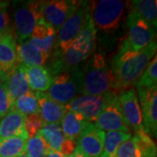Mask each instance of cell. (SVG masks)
<instances>
[{"label":"cell","mask_w":157,"mask_h":157,"mask_svg":"<svg viewBox=\"0 0 157 157\" xmlns=\"http://www.w3.org/2000/svg\"><path fill=\"white\" fill-rule=\"evenodd\" d=\"M81 71L80 94L101 95L114 94L118 95L114 75L103 53H94L86 62Z\"/></svg>","instance_id":"7a4b0ae2"},{"label":"cell","mask_w":157,"mask_h":157,"mask_svg":"<svg viewBox=\"0 0 157 157\" xmlns=\"http://www.w3.org/2000/svg\"><path fill=\"white\" fill-rule=\"evenodd\" d=\"M76 148H77V140L66 138L64 142L62 143L59 152L63 154L65 156H69L76 150Z\"/></svg>","instance_id":"836d02e7"},{"label":"cell","mask_w":157,"mask_h":157,"mask_svg":"<svg viewBox=\"0 0 157 157\" xmlns=\"http://www.w3.org/2000/svg\"><path fill=\"white\" fill-rule=\"evenodd\" d=\"M45 123L39 113L30 114L25 117V128L28 135V139L37 135Z\"/></svg>","instance_id":"1f68e13d"},{"label":"cell","mask_w":157,"mask_h":157,"mask_svg":"<svg viewBox=\"0 0 157 157\" xmlns=\"http://www.w3.org/2000/svg\"><path fill=\"white\" fill-rule=\"evenodd\" d=\"M105 132L89 123L77 140V148L87 157H101Z\"/></svg>","instance_id":"5bb4252c"},{"label":"cell","mask_w":157,"mask_h":157,"mask_svg":"<svg viewBox=\"0 0 157 157\" xmlns=\"http://www.w3.org/2000/svg\"><path fill=\"white\" fill-rule=\"evenodd\" d=\"M128 37L124 42L133 51L138 52L145 48L156 37V29L142 19L135 12L129 11L128 18Z\"/></svg>","instance_id":"52a82bcc"},{"label":"cell","mask_w":157,"mask_h":157,"mask_svg":"<svg viewBox=\"0 0 157 157\" xmlns=\"http://www.w3.org/2000/svg\"><path fill=\"white\" fill-rule=\"evenodd\" d=\"M42 5L43 1H22L16 5L13 20L18 45L30 38L36 25L43 19Z\"/></svg>","instance_id":"5b68a950"},{"label":"cell","mask_w":157,"mask_h":157,"mask_svg":"<svg viewBox=\"0 0 157 157\" xmlns=\"http://www.w3.org/2000/svg\"><path fill=\"white\" fill-rule=\"evenodd\" d=\"M11 110L19 113L24 116L39 113V102L36 98L35 93L30 90L27 93L18 97L13 102Z\"/></svg>","instance_id":"4316f807"},{"label":"cell","mask_w":157,"mask_h":157,"mask_svg":"<svg viewBox=\"0 0 157 157\" xmlns=\"http://www.w3.org/2000/svg\"><path fill=\"white\" fill-rule=\"evenodd\" d=\"M156 40L138 52L132 50L123 41L109 64L115 78L117 94L131 88L156 54Z\"/></svg>","instance_id":"6da1fadb"},{"label":"cell","mask_w":157,"mask_h":157,"mask_svg":"<svg viewBox=\"0 0 157 157\" xmlns=\"http://www.w3.org/2000/svg\"><path fill=\"white\" fill-rule=\"evenodd\" d=\"M156 144L145 131L135 133L119 147L117 157H156Z\"/></svg>","instance_id":"8fae6325"},{"label":"cell","mask_w":157,"mask_h":157,"mask_svg":"<svg viewBox=\"0 0 157 157\" xmlns=\"http://www.w3.org/2000/svg\"><path fill=\"white\" fill-rule=\"evenodd\" d=\"M91 7L92 2L78 1L76 10L57 33L52 55L63 54L70 47L91 17Z\"/></svg>","instance_id":"3957f363"},{"label":"cell","mask_w":157,"mask_h":157,"mask_svg":"<svg viewBox=\"0 0 157 157\" xmlns=\"http://www.w3.org/2000/svg\"><path fill=\"white\" fill-rule=\"evenodd\" d=\"M89 123L82 114L67 111L59 124L64 136L67 139L76 140Z\"/></svg>","instance_id":"7402d4cb"},{"label":"cell","mask_w":157,"mask_h":157,"mask_svg":"<svg viewBox=\"0 0 157 157\" xmlns=\"http://www.w3.org/2000/svg\"><path fill=\"white\" fill-rule=\"evenodd\" d=\"M51 54L39 50L30 44L28 40L17 45V58L18 63L27 66L43 67L49 61Z\"/></svg>","instance_id":"44dd1931"},{"label":"cell","mask_w":157,"mask_h":157,"mask_svg":"<svg viewBox=\"0 0 157 157\" xmlns=\"http://www.w3.org/2000/svg\"><path fill=\"white\" fill-rule=\"evenodd\" d=\"M118 101L127 122L134 133L144 131L138 96L135 89L124 90L117 95Z\"/></svg>","instance_id":"4fadbf2b"},{"label":"cell","mask_w":157,"mask_h":157,"mask_svg":"<svg viewBox=\"0 0 157 157\" xmlns=\"http://www.w3.org/2000/svg\"><path fill=\"white\" fill-rule=\"evenodd\" d=\"M6 86L13 102L18 97L30 91L28 80L22 63H17L6 73Z\"/></svg>","instance_id":"d6986e66"},{"label":"cell","mask_w":157,"mask_h":157,"mask_svg":"<svg viewBox=\"0 0 157 157\" xmlns=\"http://www.w3.org/2000/svg\"><path fill=\"white\" fill-rule=\"evenodd\" d=\"M17 40L13 33L0 34V73H7L17 65Z\"/></svg>","instance_id":"e0dca14e"},{"label":"cell","mask_w":157,"mask_h":157,"mask_svg":"<svg viewBox=\"0 0 157 157\" xmlns=\"http://www.w3.org/2000/svg\"><path fill=\"white\" fill-rule=\"evenodd\" d=\"M23 67L30 89L44 93L48 90L52 83V76L47 68L41 66H27L24 64Z\"/></svg>","instance_id":"ffe728a7"},{"label":"cell","mask_w":157,"mask_h":157,"mask_svg":"<svg viewBox=\"0 0 157 157\" xmlns=\"http://www.w3.org/2000/svg\"><path fill=\"white\" fill-rule=\"evenodd\" d=\"M25 117L19 113L11 110L0 121V138L20 137L28 140L25 128Z\"/></svg>","instance_id":"ac0fdd59"},{"label":"cell","mask_w":157,"mask_h":157,"mask_svg":"<svg viewBox=\"0 0 157 157\" xmlns=\"http://www.w3.org/2000/svg\"><path fill=\"white\" fill-rule=\"evenodd\" d=\"M51 150L46 141L39 134L27 140L25 155L28 157H44Z\"/></svg>","instance_id":"f546056e"},{"label":"cell","mask_w":157,"mask_h":157,"mask_svg":"<svg viewBox=\"0 0 157 157\" xmlns=\"http://www.w3.org/2000/svg\"><path fill=\"white\" fill-rule=\"evenodd\" d=\"M27 140L20 137L0 138V157H17L25 154Z\"/></svg>","instance_id":"484cf974"},{"label":"cell","mask_w":157,"mask_h":157,"mask_svg":"<svg viewBox=\"0 0 157 157\" xmlns=\"http://www.w3.org/2000/svg\"><path fill=\"white\" fill-rule=\"evenodd\" d=\"M96 35L97 31L93 23L92 17H90L81 32L78 34L72 44L78 51L83 52L87 57H90L95 49Z\"/></svg>","instance_id":"603a6c76"},{"label":"cell","mask_w":157,"mask_h":157,"mask_svg":"<svg viewBox=\"0 0 157 157\" xmlns=\"http://www.w3.org/2000/svg\"><path fill=\"white\" fill-rule=\"evenodd\" d=\"M56 32L44 19L34 27L28 39L29 43L46 53H52L56 41Z\"/></svg>","instance_id":"2e32d148"},{"label":"cell","mask_w":157,"mask_h":157,"mask_svg":"<svg viewBox=\"0 0 157 157\" xmlns=\"http://www.w3.org/2000/svg\"><path fill=\"white\" fill-rule=\"evenodd\" d=\"M39 106V114L45 124L59 125L62 118L67 112L66 105L53 101L44 92H35Z\"/></svg>","instance_id":"9a60e30c"},{"label":"cell","mask_w":157,"mask_h":157,"mask_svg":"<svg viewBox=\"0 0 157 157\" xmlns=\"http://www.w3.org/2000/svg\"><path fill=\"white\" fill-rule=\"evenodd\" d=\"M17 157H28L25 154H24V155H19V156H17Z\"/></svg>","instance_id":"74e56055"},{"label":"cell","mask_w":157,"mask_h":157,"mask_svg":"<svg viewBox=\"0 0 157 157\" xmlns=\"http://www.w3.org/2000/svg\"><path fill=\"white\" fill-rule=\"evenodd\" d=\"M135 89L137 92L147 90L154 86H157V57L154 56L148 65L147 66L143 73L140 74L138 79L135 81Z\"/></svg>","instance_id":"f1b7e54d"},{"label":"cell","mask_w":157,"mask_h":157,"mask_svg":"<svg viewBox=\"0 0 157 157\" xmlns=\"http://www.w3.org/2000/svg\"><path fill=\"white\" fill-rule=\"evenodd\" d=\"M125 11V2L119 0L92 1L91 17L96 31L110 33L119 29Z\"/></svg>","instance_id":"277c9868"},{"label":"cell","mask_w":157,"mask_h":157,"mask_svg":"<svg viewBox=\"0 0 157 157\" xmlns=\"http://www.w3.org/2000/svg\"><path fill=\"white\" fill-rule=\"evenodd\" d=\"M6 33H12L11 20L6 11V9L0 8V34Z\"/></svg>","instance_id":"d6a6232c"},{"label":"cell","mask_w":157,"mask_h":157,"mask_svg":"<svg viewBox=\"0 0 157 157\" xmlns=\"http://www.w3.org/2000/svg\"><path fill=\"white\" fill-rule=\"evenodd\" d=\"M142 125L150 137H157V86L138 92Z\"/></svg>","instance_id":"7c38bea8"},{"label":"cell","mask_w":157,"mask_h":157,"mask_svg":"<svg viewBox=\"0 0 157 157\" xmlns=\"http://www.w3.org/2000/svg\"><path fill=\"white\" fill-rule=\"evenodd\" d=\"M78 4V1L73 0L43 1V19L55 30L57 33L63 24L76 10Z\"/></svg>","instance_id":"30bf717a"},{"label":"cell","mask_w":157,"mask_h":157,"mask_svg":"<svg viewBox=\"0 0 157 157\" xmlns=\"http://www.w3.org/2000/svg\"><path fill=\"white\" fill-rule=\"evenodd\" d=\"M46 141L52 150L59 151L66 137L63 135L60 126L57 124H45L38 133Z\"/></svg>","instance_id":"83f0119b"},{"label":"cell","mask_w":157,"mask_h":157,"mask_svg":"<svg viewBox=\"0 0 157 157\" xmlns=\"http://www.w3.org/2000/svg\"><path fill=\"white\" fill-rule=\"evenodd\" d=\"M132 135V134L121 131H109L105 133L103 150L101 157H117L119 147Z\"/></svg>","instance_id":"d4e9b609"},{"label":"cell","mask_w":157,"mask_h":157,"mask_svg":"<svg viewBox=\"0 0 157 157\" xmlns=\"http://www.w3.org/2000/svg\"><path fill=\"white\" fill-rule=\"evenodd\" d=\"M67 157H87V156H86V155H85L82 152L79 151L78 148H76V150L73 152L72 155H70L69 156H67Z\"/></svg>","instance_id":"d590c367"},{"label":"cell","mask_w":157,"mask_h":157,"mask_svg":"<svg viewBox=\"0 0 157 157\" xmlns=\"http://www.w3.org/2000/svg\"><path fill=\"white\" fill-rule=\"evenodd\" d=\"M116 94H104L101 95H78L66 105L67 111H73L82 114L85 119L93 123L104 107Z\"/></svg>","instance_id":"ba28073f"},{"label":"cell","mask_w":157,"mask_h":157,"mask_svg":"<svg viewBox=\"0 0 157 157\" xmlns=\"http://www.w3.org/2000/svg\"><path fill=\"white\" fill-rule=\"evenodd\" d=\"M44 157H67V156H65L63 154L59 153V152L54 151V150H51V151L48 152V153H47Z\"/></svg>","instance_id":"e575fe53"},{"label":"cell","mask_w":157,"mask_h":157,"mask_svg":"<svg viewBox=\"0 0 157 157\" xmlns=\"http://www.w3.org/2000/svg\"><path fill=\"white\" fill-rule=\"evenodd\" d=\"M10 2L9 1H0V8L6 9V7L9 6Z\"/></svg>","instance_id":"8d00e7d4"},{"label":"cell","mask_w":157,"mask_h":157,"mask_svg":"<svg viewBox=\"0 0 157 157\" xmlns=\"http://www.w3.org/2000/svg\"><path fill=\"white\" fill-rule=\"evenodd\" d=\"M81 68L59 73L52 76L47 94L53 101L67 105L80 94L81 89Z\"/></svg>","instance_id":"8992f818"},{"label":"cell","mask_w":157,"mask_h":157,"mask_svg":"<svg viewBox=\"0 0 157 157\" xmlns=\"http://www.w3.org/2000/svg\"><path fill=\"white\" fill-rule=\"evenodd\" d=\"M0 119H1V118H0Z\"/></svg>","instance_id":"f35d334b"},{"label":"cell","mask_w":157,"mask_h":157,"mask_svg":"<svg viewBox=\"0 0 157 157\" xmlns=\"http://www.w3.org/2000/svg\"><path fill=\"white\" fill-rule=\"evenodd\" d=\"M129 11L135 12L142 19L151 25L155 29L157 27L156 0H133L128 2Z\"/></svg>","instance_id":"cb8c5ba5"},{"label":"cell","mask_w":157,"mask_h":157,"mask_svg":"<svg viewBox=\"0 0 157 157\" xmlns=\"http://www.w3.org/2000/svg\"><path fill=\"white\" fill-rule=\"evenodd\" d=\"M94 125L104 132L121 131L133 135L132 129L130 128L124 117L117 95L114 96L104 107V109L95 120Z\"/></svg>","instance_id":"9c48e42d"},{"label":"cell","mask_w":157,"mask_h":157,"mask_svg":"<svg viewBox=\"0 0 157 157\" xmlns=\"http://www.w3.org/2000/svg\"><path fill=\"white\" fill-rule=\"evenodd\" d=\"M13 101L10 97L6 86V73H0V118L11 111Z\"/></svg>","instance_id":"4dcf8cb0"}]
</instances>
